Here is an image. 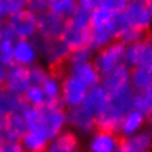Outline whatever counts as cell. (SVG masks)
Segmentation results:
<instances>
[{
  "label": "cell",
  "mask_w": 152,
  "mask_h": 152,
  "mask_svg": "<svg viewBox=\"0 0 152 152\" xmlns=\"http://www.w3.org/2000/svg\"><path fill=\"white\" fill-rule=\"evenodd\" d=\"M44 119V128L49 138H53L67 126V108L62 102H48L41 106Z\"/></svg>",
  "instance_id": "52a82bcc"
},
{
  "label": "cell",
  "mask_w": 152,
  "mask_h": 152,
  "mask_svg": "<svg viewBox=\"0 0 152 152\" xmlns=\"http://www.w3.org/2000/svg\"><path fill=\"white\" fill-rule=\"evenodd\" d=\"M121 26L148 32L152 28V14L147 7L146 0H129L119 13Z\"/></svg>",
  "instance_id": "7a4b0ae2"
},
{
  "label": "cell",
  "mask_w": 152,
  "mask_h": 152,
  "mask_svg": "<svg viewBox=\"0 0 152 152\" xmlns=\"http://www.w3.org/2000/svg\"><path fill=\"white\" fill-rule=\"evenodd\" d=\"M125 1H129V0H125Z\"/></svg>",
  "instance_id": "7dc6e473"
},
{
  "label": "cell",
  "mask_w": 152,
  "mask_h": 152,
  "mask_svg": "<svg viewBox=\"0 0 152 152\" xmlns=\"http://www.w3.org/2000/svg\"><path fill=\"white\" fill-rule=\"evenodd\" d=\"M5 113H3L1 111H0V129H1V126H3V124H4V120H5Z\"/></svg>",
  "instance_id": "ee69618b"
},
{
  "label": "cell",
  "mask_w": 152,
  "mask_h": 152,
  "mask_svg": "<svg viewBox=\"0 0 152 152\" xmlns=\"http://www.w3.org/2000/svg\"><path fill=\"white\" fill-rule=\"evenodd\" d=\"M63 70L52 71L49 76L41 84L48 102H59L61 101V80H62Z\"/></svg>",
  "instance_id": "484cf974"
},
{
  "label": "cell",
  "mask_w": 152,
  "mask_h": 152,
  "mask_svg": "<svg viewBox=\"0 0 152 152\" xmlns=\"http://www.w3.org/2000/svg\"><path fill=\"white\" fill-rule=\"evenodd\" d=\"M64 71L77 76L88 86H93L101 83V72L96 67L93 59L90 61H68L64 66Z\"/></svg>",
  "instance_id": "5bb4252c"
},
{
  "label": "cell",
  "mask_w": 152,
  "mask_h": 152,
  "mask_svg": "<svg viewBox=\"0 0 152 152\" xmlns=\"http://www.w3.org/2000/svg\"><path fill=\"white\" fill-rule=\"evenodd\" d=\"M125 47L126 45L120 40H115L106 47L94 50L93 62L101 75L121 63H125Z\"/></svg>",
  "instance_id": "277c9868"
},
{
  "label": "cell",
  "mask_w": 152,
  "mask_h": 152,
  "mask_svg": "<svg viewBox=\"0 0 152 152\" xmlns=\"http://www.w3.org/2000/svg\"><path fill=\"white\" fill-rule=\"evenodd\" d=\"M30 71V79H31V84H37L41 85L44 83V80L49 76V74L52 72V70L49 67H47L44 63L37 62L35 64L28 67Z\"/></svg>",
  "instance_id": "d6a6232c"
},
{
  "label": "cell",
  "mask_w": 152,
  "mask_h": 152,
  "mask_svg": "<svg viewBox=\"0 0 152 152\" xmlns=\"http://www.w3.org/2000/svg\"><path fill=\"white\" fill-rule=\"evenodd\" d=\"M22 96H23L26 106L41 107V106L48 103L47 96H45L43 88H41V85H37V84H31L23 93H22Z\"/></svg>",
  "instance_id": "83f0119b"
},
{
  "label": "cell",
  "mask_w": 152,
  "mask_h": 152,
  "mask_svg": "<svg viewBox=\"0 0 152 152\" xmlns=\"http://www.w3.org/2000/svg\"><path fill=\"white\" fill-rule=\"evenodd\" d=\"M123 116L117 113L115 110L107 106L102 110L99 113L96 115V123L98 129H104V130H111V132H117V128L120 125V121Z\"/></svg>",
  "instance_id": "4316f807"
},
{
  "label": "cell",
  "mask_w": 152,
  "mask_h": 152,
  "mask_svg": "<svg viewBox=\"0 0 152 152\" xmlns=\"http://www.w3.org/2000/svg\"><path fill=\"white\" fill-rule=\"evenodd\" d=\"M121 28V22L119 18V13L115 14L110 22L98 25V26H90V43L89 45L94 50L99 48H103L110 43L117 40V35Z\"/></svg>",
  "instance_id": "9c48e42d"
},
{
  "label": "cell",
  "mask_w": 152,
  "mask_h": 152,
  "mask_svg": "<svg viewBox=\"0 0 152 152\" xmlns=\"http://www.w3.org/2000/svg\"><path fill=\"white\" fill-rule=\"evenodd\" d=\"M110 92L102 83L90 86L88 93L85 96V99L83 102V106H85L89 111H92L94 115L99 113L108 103Z\"/></svg>",
  "instance_id": "d6986e66"
},
{
  "label": "cell",
  "mask_w": 152,
  "mask_h": 152,
  "mask_svg": "<svg viewBox=\"0 0 152 152\" xmlns=\"http://www.w3.org/2000/svg\"><path fill=\"white\" fill-rule=\"evenodd\" d=\"M5 23L17 39H35L37 36V16L23 8L7 17Z\"/></svg>",
  "instance_id": "5b68a950"
},
{
  "label": "cell",
  "mask_w": 152,
  "mask_h": 152,
  "mask_svg": "<svg viewBox=\"0 0 152 152\" xmlns=\"http://www.w3.org/2000/svg\"><path fill=\"white\" fill-rule=\"evenodd\" d=\"M147 1V7H148V9H150V12L152 14V0H146Z\"/></svg>",
  "instance_id": "bcb514c9"
},
{
  "label": "cell",
  "mask_w": 152,
  "mask_h": 152,
  "mask_svg": "<svg viewBox=\"0 0 152 152\" xmlns=\"http://www.w3.org/2000/svg\"><path fill=\"white\" fill-rule=\"evenodd\" d=\"M125 63L130 68L152 64V40L147 35L125 47Z\"/></svg>",
  "instance_id": "30bf717a"
},
{
  "label": "cell",
  "mask_w": 152,
  "mask_h": 152,
  "mask_svg": "<svg viewBox=\"0 0 152 152\" xmlns=\"http://www.w3.org/2000/svg\"><path fill=\"white\" fill-rule=\"evenodd\" d=\"M66 20L56 13L47 10L37 16V36L44 39H56L63 34Z\"/></svg>",
  "instance_id": "8fae6325"
},
{
  "label": "cell",
  "mask_w": 152,
  "mask_h": 152,
  "mask_svg": "<svg viewBox=\"0 0 152 152\" xmlns=\"http://www.w3.org/2000/svg\"><path fill=\"white\" fill-rule=\"evenodd\" d=\"M134 93L135 90L132 88V85L123 86L120 89L112 90L110 92V99H108V106L112 110H115L117 113L124 116L128 111L134 108Z\"/></svg>",
  "instance_id": "ac0fdd59"
},
{
  "label": "cell",
  "mask_w": 152,
  "mask_h": 152,
  "mask_svg": "<svg viewBox=\"0 0 152 152\" xmlns=\"http://www.w3.org/2000/svg\"><path fill=\"white\" fill-rule=\"evenodd\" d=\"M63 41L67 44V47L71 50L75 49L88 47L90 43V28L84 30V28H76L72 26L66 25L63 30V34L61 36Z\"/></svg>",
  "instance_id": "603a6c76"
},
{
  "label": "cell",
  "mask_w": 152,
  "mask_h": 152,
  "mask_svg": "<svg viewBox=\"0 0 152 152\" xmlns=\"http://www.w3.org/2000/svg\"><path fill=\"white\" fill-rule=\"evenodd\" d=\"M77 8L76 0H48V10L67 20Z\"/></svg>",
  "instance_id": "f1b7e54d"
},
{
  "label": "cell",
  "mask_w": 152,
  "mask_h": 152,
  "mask_svg": "<svg viewBox=\"0 0 152 152\" xmlns=\"http://www.w3.org/2000/svg\"><path fill=\"white\" fill-rule=\"evenodd\" d=\"M66 25L76 28H90V12L84 8L77 7L76 10L66 20Z\"/></svg>",
  "instance_id": "4dcf8cb0"
},
{
  "label": "cell",
  "mask_w": 152,
  "mask_h": 152,
  "mask_svg": "<svg viewBox=\"0 0 152 152\" xmlns=\"http://www.w3.org/2000/svg\"><path fill=\"white\" fill-rule=\"evenodd\" d=\"M49 140H50V138L45 135L44 133L27 129L25 135L22 137L21 143L23 151L26 152H44L48 150Z\"/></svg>",
  "instance_id": "cb8c5ba5"
},
{
  "label": "cell",
  "mask_w": 152,
  "mask_h": 152,
  "mask_svg": "<svg viewBox=\"0 0 152 152\" xmlns=\"http://www.w3.org/2000/svg\"><path fill=\"white\" fill-rule=\"evenodd\" d=\"M26 8V0H0V13L4 17Z\"/></svg>",
  "instance_id": "d590c367"
},
{
  "label": "cell",
  "mask_w": 152,
  "mask_h": 152,
  "mask_svg": "<svg viewBox=\"0 0 152 152\" xmlns=\"http://www.w3.org/2000/svg\"><path fill=\"white\" fill-rule=\"evenodd\" d=\"M14 63L30 67L40 62V53L35 39H17L13 50Z\"/></svg>",
  "instance_id": "7c38bea8"
},
{
  "label": "cell",
  "mask_w": 152,
  "mask_h": 152,
  "mask_svg": "<svg viewBox=\"0 0 152 152\" xmlns=\"http://www.w3.org/2000/svg\"><path fill=\"white\" fill-rule=\"evenodd\" d=\"M116 13H112L111 10H108L107 8L99 5L98 8L90 12V26H98L106 22H110L115 17Z\"/></svg>",
  "instance_id": "e575fe53"
},
{
  "label": "cell",
  "mask_w": 152,
  "mask_h": 152,
  "mask_svg": "<svg viewBox=\"0 0 152 152\" xmlns=\"http://www.w3.org/2000/svg\"><path fill=\"white\" fill-rule=\"evenodd\" d=\"M125 0H102L101 5L111 10L112 13H120L125 5Z\"/></svg>",
  "instance_id": "74e56055"
},
{
  "label": "cell",
  "mask_w": 152,
  "mask_h": 152,
  "mask_svg": "<svg viewBox=\"0 0 152 152\" xmlns=\"http://www.w3.org/2000/svg\"><path fill=\"white\" fill-rule=\"evenodd\" d=\"M5 137L4 134L1 133V130H0V152H3V148H4V144H5Z\"/></svg>",
  "instance_id": "b9f144b4"
},
{
  "label": "cell",
  "mask_w": 152,
  "mask_h": 152,
  "mask_svg": "<svg viewBox=\"0 0 152 152\" xmlns=\"http://www.w3.org/2000/svg\"><path fill=\"white\" fill-rule=\"evenodd\" d=\"M5 76H7V66L0 63V86L5 85Z\"/></svg>",
  "instance_id": "60d3db41"
},
{
  "label": "cell",
  "mask_w": 152,
  "mask_h": 152,
  "mask_svg": "<svg viewBox=\"0 0 152 152\" xmlns=\"http://www.w3.org/2000/svg\"><path fill=\"white\" fill-rule=\"evenodd\" d=\"M5 20H7V17H4L1 13H0V27H1V26L5 23Z\"/></svg>",
  "instance_id": "f6af8a7d"
},
{
  "label": "cell",
  "mask_w": 152,
  "mask_h": 152,
  "mask_svg": "<svg viewBox=\"0 0 152 152\" xmlns=\"http://www.w3.org/2000/svg\"><path fill=\"white\" fill-rule=\"evenodd\" d=\"M26 8L39 16L48 10V0H26Z\"/></svg>",
  "instance_id": "8d00e7d4"
},
{
  "label": "cell",
  "mask_w": 152,
  "mask_h": 152,
  "mask_svg": "<svg viewBox=\"0 0 152 152\" xmlns=\"http://www.w3.org/2000/svg\"><path fill=\"white\" fill-rule=\"evenodd\" d=\"M81 150V137L66 126L49 140V152H77Z\"/></svg>",
  "instance_id": "4fadbf2b"
},
{
  "label": "cell",
  "mask_w": 152,
  "mask_h": 152,
  "mask_svg": "<svg viewBox=\"0 0 152 152\" xmlns=\"http://www.w3.org/2000/svg\"><path fill=\"white\" fill-rule=\"evenodd\" d=\"M130 85L135 92L152 88V64L130 68Z\"/></svg>",
  "instance_id": "d4e9b609"
},
{
  "label": "cell",
  "mask_w": 152,
  "mask_h": 152,
  "mask_svg": "<svg viewBox=\"0 0 152 152\" xmlns=\"http://www.w3.org/2000/svg\"><path fill=\"white\" fill-rule=\"evenodd\" d=\"M67 126L77 133L81 138H86L97 129L96 115L83 104L67 108Z\"/></svg>",
  "instance_id": "8992f818"
},
{
  "label": "cell",
  "mask_w": 152,
  "mask_h": 152,
  "mask_svg": "<svg viewBox=\"0 0 152 152\" xmlns=\"http://www.w3.org/2000/svg\"><path fill=\"white\" fill-rule=\"evenodd\" d=\"M152 151V134L146 128L132 135L121 138L120 152H150Z\"/></svg>",
  "instance_id": "2e32d148"
},
{
  "label": "cell",
  "mask_w": 152,
  "mask_h": 152,
  "mask_svg": "<svg viewBox=\"0 0 152 152\" xmlns=\"http://www.w3.org/2000/svg\"><path fill=\"white\" fill-rule=\"evenodd\" d=\"M90 86H88L77 76L63 71L61 80V102L66 108L76 107L85 99Z\"/></svg>",
  "instance_id": "3957f363"
},
{
  "label": "cell",
  "mask_w": 152,
  "mask_h": 152,
  "mask_svg": "<svg viewBox=\"0 0 152 152\" xmlns=\"http://www.w3.org/2000/svg\"><path fill=\"white\" fill-rule=\"evenodd\" d=\"M121 138L116 132L96 129L86 137L85 150L89 152H117L120 151Z\"/></svg>",
  "instance_id": "ba28073f"
},
{
  "label": "cell",
  "mask_w": 152,
  "mask_h": 152,
  "mask_svg": "<svg viewBox=\"0 0 152 152\" xmlns=\"http://www.w3.org/2000/svg\"><path fill=\"white\" fill-rule=\"evenodd\" d=\"M76 1H77V7L92 12V10H94L101 5L102 0H76Z\"/></svg>",
  "instance_id": "f35d334b"
},
{
  "label": "cell",
  "mask_w": 152,
  "mask_h": 152,
  "mask_svg": "<svg viewBox=\"0 0 152 152\" xmlns=\"http://www.w3.org/2000/svg\"><path fill=\"white\" fill-rule=\"evenodd\" d=\"M146 129L148 132L152 134V117H150V119H147V124H146Z\"/></svg>",
  "instance_id": "7bdbcfd3"
},
{
  "label": "cell",
  "mask_w": 152,
  "mask_h": 152,
  "mask_svg": "<svg viewBox=\"0 0 152 152\" xmlns=\"http://www.w3.org/2000/svg\"><path fill=\"white\" fill-rule=\"evenodd\" d=\"M134 108L142 112L147 119L152 117V88L134 93Z\"/></svg>",
  "instance_id": "f546056e"
},
{
  "label": "cell",
  "mask_w": 152,
  "mask_h": 152,
  "mask_svg": "<svg viewBox=\"0 0 152 152\" xmlns=\"http://www.w3.org/2000/svg\"><path fill=\"white\" fill-rule=\"evenodd\" d=\"M146 124H147V117L142 112H139L138 110L132 108L130 111H128L123 116L116 133L120 135V138H124V137L132 135L134 133H138L139 130L144 129Z\"/></svg>",
  "instance_id": "ffe728a7"
},
{
  "label": "cell",
  "mask_w": 152,
  "mask_h": 152,
  "mask_svg": "<svg viewBox=\"0 0 152 152\" xmlns=\"http://www.w3.org/2000/svg\"><path fill=\"white\" fill-rule=\"evenodd\" d=\"M31 85L28 67L22 66L18 63H12L7 67L5 86L13 92L22 94L28 86Z\"/></svg>",
  "instance_id": "9a60e30c"
},
{
  "label": "cell",
  "mask_w": 152,
  "mask_h": 152,
  "mask_svg": "<svg viewBox=\"0 0 152 152\" xmlns=\"http://www.w3.org/2000/svg\"><path fill=\"white\" fill-rule=\"evenodd\" d=\"M0 130L4 134L7 140H21L22 137L25 135L26 130H27L22 112L7 115L4 124H3Z\"/></svg>",
  "instance_id": "7402d4cb"
},
{
  "label": "cell",
  "mask_w": 152,
  "mask_h": 152,
  "mask_svg": "<svg viewBox=\"0 0 152 152\" xmlns=\"http://www.w3.org/2000/svg\"><path fill=\"white\" fill-rule=\"evenodd\" d=\"M22 143L21 140H5L3 152H22Z\"/></svg>",
  "instance_id": "ab89813d"
},
{
  "label": "cell",
  "mask_w": 152,
  "mask_h": 152,
  "mask_svg": "<svg viewBox=\"0 0 152 152\" xmlns=\"http://www.w3.org/2000/svg\"><path fill=\"white\" fill-rule=\"evenodd\" d=\"M101 83L108 89V92L130 85V67L126 63H121L111 68L101 75Z\"/></svg>",
  "instance_id": "e0dca14e"
},
{
  "label": "cell",
  "mask_w": 152,
  "mask_h": 152,
  "mask_svg": "<svg viewBox=\"0 0 152 152\" xmlns=\"http://www.w3.org/2000/svg\"><path fill=\"white\" fill-rule=\"evenodd\" d=\"M14 41H16V39L0 37V63H3L7 67L9 64L14 63V59H13Z\"/></svg>",
  "instance_id": "1f68e13d"
},
{
  "label": "cell",
  "mask_w": 152,
  "mask_h": 152,
  "mask_svg": "<svg viewBox=\"0 0 152 152\" xmlns=\"http://www.w3.org/2000/svg\"><path fill=\"white\" fill-rule=\"evenodd\" d=\"M35 40L40 53V62L49 67L52 71L63 70L70 58L71 49L67 47L62 37L44 39L36 36Z\"/></svg>",
  "instance_id": "6da1fadb"
},
{
  "label": "cell",
  "mask_w": 152,
  "mask_h": 152,
  "mask_svg": "<svg viewBox=\"0 0 152 152\" xmlns=\"http://www.w3.org/2000/svg\"><path fill=\"white\" fill-rule=\"evenodd\" d=\"M26 107L23 96L17 92H13L5 85L0 86V111L5 115L22 112Z\"/></svg>",
  "instance_id": "44dd1931"
},
{
  "label": "cell",
  "mask_w": 152,
  "mask_h": 152,
  "mask_svg": "<svg viewBox=\"0 0 152 152\" xmlns=\"http://www.w3.org/2000/svg\"><path fill=\"white\" fill-rule=\"evenodd\" d=\"M147 34L140 31V30L129 27V26H121V28L119 31V35H117V40H120L121 43L128 45V44H132V43H134V41H137V40L142 39V37H144Z\"/></svg>",
  "instance_id": "836d02e7"
}]
</instances>
